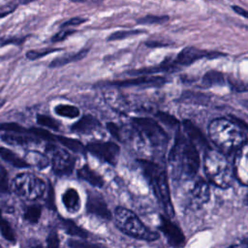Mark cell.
Segmentation results:
<instances>
[{"instance_id": "obj_1", "label": "cell", "mask_w": 248, "mask_h": 248, "mask_svg": "<svg viewBox=\"0 0 248 248\" xmlns=\"http://www.w3.org/2000/svg\"><path fill=\"white\" fill-rule=\"evenodd\" d=\"M168 162L173 179L183 182L195 178L200 168L198 149L186 137L179 135L169 153Z\"/></svg>"}, {"instance_id": "obj_2", "label": "cell", "mask_w": 248, "mask_h": 248, "mask_svg": "<svg viewBox=\"0 0 248 248\" xmlns=\"http://www.w3.org/2000/svg\"><path fill=\"white\" fill-rule=\"evenodd\" d=\"M208 136L212 142L225 154L236 152L245 144L246 135L243 130L227 118H217L208 126Z\"/></svg>"}, {"instance_id": "obj_3", "label": "cell", "mask_w": 248, "mask_h": 248, "mask_svg": "<svg viewBox=\"0 0 248 248\" xmlns=\"http://www.w3.org/2000/svg\"><path fill=\"white\" fill-rule=\"evenodd\" d=\"M138 162L140 165L146 179L151 185L155 196L167 213V216L172 217L174 215V209L170 199V192L166 171L153 162L144 159L138 160Z\"/></svg>"}, {"instance_id": "obj_4", "label": "cell", "mask_w": 248, "mask_h": 248, "mask_svg": "<svg viewBox=\"0 0 248 248\" xmlns=\"http://www.w3.org/2000/svg\"><path fill=\"white\" fill-rule=\"evenodd\" d=\"M204 171L209 181L219 188H229L234 178L233 169L226 156L213 149L204 152Z\"/></svg>"}, {"instance_id": "obj_5", "label": "cell", "mask_w": 248, "mask_h": 248, "mask_svg": "<svg viewBox=\"0 0 248 248\" xmlns=\"http://www.w3.org/2000/svg\"><path fill=\"white\" fill-rule=\"evenodd\" d=\"M113 218L116 227L127 235L149 241L158 237V234L149 230L133 211L125 207H117L114 210Z\"/></svg>"}, {"instance_id": "obj_6", "label": "cell", "mask_w": 248, "mask_h": 248, "mask_svg": "<svg viewBox=\"0 0 248 248\" xmlns=\"http://www.w3.org/2000/svg\"><path fill=\"white\" fill-rule=\"evenodd\" d=\"M131 122L143 143L155 149H165L168 143V136L155 120L148 117H135Z\"/></svg>"}, {"instance_id": "obj_7", "label": "cell", "mask_w": 248, "mask_h": 248, "mask_svg": "<svg viewBox=\"0 0 248 248\" xmlns=\"http://www.w3.org/2000/svg\"><path fill=\"white\" fill-rule=\"evenodd\" d=\"M12 187L22 199L36 201L44 196L46 183L34 173L20 172L14 178Z\"/></svg>"}, {"instance_id": "obj_8", "label": "cell", "mask_w": 248, "mask_h": 248, "mask_svg": "<svg viewBox=\"0 0 248 248\" xmlns=\"http://www.w3.org/2000/svg\"><path fill=\"white\" fill-rule=\"evenodd\" d=\"M46 155L48 157L53 172L58 176L69 175L73 172L76 165V158L66 149L53 143H47L46 146Z\"/></svg>"}, {"instance_id": "obj_9", "label": "cell", "mask_w": 248, "mask_h": 248, "mask_svg": "<svg viewBox=\"0 0 248 248\" xmlns=\"http://www.w3.org/2000/svg\"><path fill=\"white\" fill-rule=\"evenodd\" d=\"M189 185L186 188V201L190 207L199 208L205 204L210 198V189L208 184L201 177L187 180Z\"/></svg>"}, {"instance_id": "obj_10", "label": "cell", "mask_w": 248, "mask_h": 248, "mask_svg": "<svg viewBox=\"0 0 248 248\" xmlns=\"http://www.w3.org/2000/svg\"><path fill=\"white\" fill-rule=\"evenodd\" d=\"M86 150L98 159L112 166L116 165L120 154L119 146L111 141L89 142L86 145Z\"/></svg>"}, {"instance_id": "obj_11", "label": "cell", "mask_w": 248, "mask_h": 248, "mask_svg": "<svg viewBox=\"0 0 248 248\" xmlns=\"http://www.w3.org/2000/svg\"><path fill=\"white\" fill-rule=\"evenodd\" d=\"M222 55H225L224 53L217 52V51H209V50H203L200 49L194 46H188L182 49L175 60L173 61V65L176 66H188L194 63L196 60L202 59V58H216L220 57Z\"/></svg>"}, {"instance_id": "obj_12", "label": "cell", "mask_w": 248, "mask_h": 248, "mask_svg": "<svg viewBox=\"0 0 248 248\" xmlns=\"http://www.w3.org/2000/svg\"><path fill=\"white\" fill-rule=\"evenodd\" d=\"M233 173L241 184L248 186V143L235 152Z\"/></svg>"}, {"instance_id": "obj_13", "label": "cell", "mask_w": 248, "mask_h": 248, "mask_svg": "<svg viewBox=\"0 0 248 248\" xmlns=\"http://www.w3.org/2000/svg\"><path fill=\"white\" fill-rule=\"evenodd\" d=\"M86 209L89 213L102 219L109 220L111 218V213L106 203V201L97 192H88Z\"/></svg>"}, {"instance_id": "obj_14", "label": "cell", "mask_w": 248, "mask_h": 248, "mask_svg": "<svg viewBox=\"0 0 248 248\" xmlns=\"http://www.w3.org/2000/svg\"><path fill=\"white\" fill-rule=\"evenodd\" d=\"M183 129L187 135V139L195 145L196 148H201L204 152L210 149L207 140H205L202 133L190 121L184 120L183 121Z\"/></svg>"}, {"instance_id": "obj_15", "label": "cell", "mask_w": 248, "mask_h": 248, "mask_svg": "<svg viewBox=\"0 0 248 248\" xmlns=\"http://www.w3.org/2000/svg\"><path fill=\"white\" fill-rule=\"evenodd\" d=\"M101 128L100 121L90 114L83 115L71 127L72 132L81 135H89Z\"/></svg>"}, {"instance_id": "obj_16", "label": "cell", "mask_w": 248, "mask_h": 248, "mask_svg": "<svg viewBox=\"0 0 248 248\" xmlns=\"http://www.w3.org/2000/svg\"><path fill=\"white\" fill-rule=\"evenodd\" d=\"M167 80L163 77H157V76H141L139 78H131V79H125V80H117V81H111L108 82L107 84L109 86H134V85H142V84H153V85H161L165 83Z\"/></svg>"}, {"instance_id": "obj_17", "label": "cell", "mask_w": 248, "mask_h": 248, "mask_svg": "<svg viewBox=\"0 0 248 248\" xmlns=\"http://www.w3.org/2000/svg\"><path fill=\"white\" fill-rule=\"evenodd\" d=\"M160 230L164 232L166 237L168 238L169 242L171 245H179L184 240V236L182 232L179 230L177 226L171 223L168 218L161 217L160 223Z\"/></svg>"}, {"instance_id": "obj_18", "label": "cell", "mask_w": 248, "mask_h": 248, "mask_svg": "<svg viewBox=\"0 0 248 248\" xmlns=\"http://www.w3.org/2000/svg\"><path fill=\"white\" fill-rule=\"evenodd\" d=\"M1 140L10 145H19V146H28L31 144H38L41 142V140L26 134L7 133V134L1 135Z\"/></svg>"}, {"instance_id": "obj_19", "label": "cell", "mask_w": 248, "mask_h": 248, "mask_svg": "<svg viewBox=\"0 0 248 248\" xmlns=\"http://www.w3.org/2000/svg\"><path fill=\"white\" fill-rule=\"evenodd\" d=\"M62 202L69 212H78L80 208V198L78 192L74 188H68L62 195Z\"/></svg>"}, {"instance_id": "obj_20", "label": "cell", "mask_w": 248, "mask_h": 248, "mask_svg": "<svg viewBox=\"0 0 248 248\" xmlns=\"http://www.w3.org/2000/svg\"><path fill=\"white\" fill-rule=\"evenodd\" d=\"M78 176L79 179L84 180L95 187H103L105 183L103 177L87 165L82 166L78 170Z\"/></svg>"}, {"instance_id": "obj_21", "label": "cell", "mask_w": 248, "mask_h": 248, "mask_svg": "<svg viewBox=\"0 0 248 248\" xmlns=\"http://www.w3.org/2000/svg\"><path fill=\"white\" fill-rule=\"evenodd\" d=\"M88 50H89L88 48H83V49H81L78 52H75V53H70V54H67V55L56 57L49 63L48 67L49 68H58V67H61V66H65L69 63L78 61V60L82 59L87 54Z\"/></svg>"}, {"instance_id": "obj_22", "label": "cell", "mask_w": 248, "mask_h": 248, "mask_svg": "<svg viewBox=\"0 0 248 248\" xmlns=\"http://www.w3.org/2000/svg\"><path fill=\"white\" fill-rule=\"evenodd\" d=\"M24 160L29 166H35L40 170L46 169L49 165V159L46 154H43L36 150H30L25 154Z\"/></svg>"}, {"instance_id": "obj_23", "label": "cell", "mask_w": 248, "mask_h": 248, "mask_svg": "<svg viewBox=\"0 0 248 248\" xmlns=\"http://www.w3.org/2000/svg\"><path fill=\"white\" fill-rule=\"evenodd\" d=\"M0 157L7 163H9L10 165L16 167V168H19V169H24V168H29V164L23 159L20 158L19 156H17V154H16L15 152H13L12 150L6 148V147H2L0 146Z\"/></svg>"}, {"instance_id": "obj_24", "label": "cell", "mask_w": 248, "mask_h": 248, "mask_svg": "<svg viewBox=\"0 0 248 248\" xmlns=\"http://www.w3.org/2000/svg\"><path fill=\"white\" fill-rule=\"evenodd\" d=\"M57 141H59L62 145H64L66 148L70 149L74 153L78 154H85L86 153V146L83 145V143L78 140L71 139L65 136H56Z\"/></svg>"}, {"instance_id": "obj_25", "label": "cell", "mask_w": 248, "mask_h": 248, "mask_svg": "<svg viewBox=\"0 0 248 248\" xmlns=\"http://www.w3.org/2000/svg\"><path fill=\"white\" fill-rule=\"evenodd\" d=\"M60 225L62 229L66 232V233L72 235V236H78L81 238H84L88 235V232L83 230L81 227L77 225L75 222L69 219H60Z\"/></svg>"}, {"instance_id": "obj_26", "label": "cell", "mask_w": 248, "mask_h": 248, "mask_svg": "<svg viewBox=\"0 0 248 248\" xmlns=\"http://www.w3.org/2000/svg\"><path fill=\"white\" fill-rule=\"evenodd\" d=\"M225 82L224 75L218 71L207 72L202 78V84L205 87H211L215 85H222Z\"/></svg>"}, {"instance_id": "obj_27", "label": "cell", "mask_w": 248, "mask_h": 248, "mask_svg": "<svg viewBox=\"0 0 248 248\" xmlns=\"http://www.w3.org/2000/svg\"><path fill=\"white\" fill-rule=\"evenodd\" d=\"M42 215V206L40 204H31L24 208L23 218L31 224L39 222Z\"/></svg>"}, {"instance_id": "obj_28", "label": "cell", "mask_w": 248, "mask_h": 248, "mask_svg": "<svg viewBox=\"0 0 248 248\" xmlns=\"http://www.w3.org/2000/svg\"><path fill=\"white\" fill-rule=\"evenodd\" d=\"M54 112L57 115L63 116L66 118H76L79 115L78 108L73 105H66V104L57 105L54 108Z\"/></svg>"}, {"instance_id": "obj_29", "label": "cell", "mask_w": 248, "mask_h": 248, "mask_svg": "<svg viewBox=\"0 0 248 248\" xmlns=\"http://www.w3.org/2000/svg\"><path fill=\"white\" fill-rule=\"evenodd\" d=\"M36 121L39 125L45 126V127L54 130V131H58L60 129V123L56 119H54L53 117H51L49 115L38 114L36 117Z\"/></svg>"}, {"instance_id": "obj_30", "label": "cell", "mask_w": 248, "mask_h": 248, "mask_svg": "<svg viewBox=\"0 0 248 248\" xmlns=\"http://www.w3.org/2000/svg\"><path fill=\"white\" fill-rule=\"evenodd\" d=\"M0 232L5 239L9 241H15L16 240V234L15 232L10 225V223L2 216V212L0 209Z\"/></svg>"}, {"instance_id": "obj_31", "label": "cell", "mask_w": 248, "mask_h": 248, "mask_svg": "<svg viewBox=\"0 0 248 248\" xmlns=\"http://www.w3.org/2000/svg\"><path fill=\"white\" fill-rule=\"evenodd\" d=\"M28 134H31L33 137L39 139V140H45L47 141H55L56 140V136L52 135L51 133L47 132L45 129L42 128H38V127H31L29 129H27Z\"/></svg>"}, {"instance_id": "obj_32", "label": "cell", "mask_w": 248, "mask_h": 248, "mask_svg": "<svg viewBox=\"0 0 248 248\" xmlns=\"http://www.w3.org/2000/svg\"><path fill=\"white\" fill-rule=\"evenodd\" d=\"M61 48H54V47H45V48H40V49H31L26 52V58L29 60H36L39 58H42L46 55H48L52 52L59 51Z\"/></svg>"}, {"instance_id": "obj_33", "label": "cell", "mask_w": 248, "mask_h": 248, "mask_svg": "<svg viewBox=\"0 0 248 248\" xmlns=\"http://www.w3.org/2000/svg\"><path fill=\"white\" fill-rule=\"evenodd\" d=\"M0 131L10 132L11 134H28L27 129L15 122L0 123Z\"/></svg>"}, {"instance_id": "obj_34", "label": "cell", "mask_w": 248, "mask_h": 248, "mask_svg": "<svg viewBox=\"0 0 248 248\" xmlns=\"http://www.w3.org/2000/svg\"><path fill=\"white\" fill-rule=\"evenodd\" d=\"M68 245L70 248H108L104 245L81 239H70L68 241Z\"/></svg>"}, {"instance_id": "obj_35", "label": "cell", "mask_w": 248, "mask_h": 248, "mask_svg": "<svg viewBox=\"0 0 248 248\" xmlns=\"http://www.w3.org/2000/svg\"><path fill=\"white\" fill-rule=\"evenodd\" d=\"M10 193L9 174L6 169L0 165V195H6Z\"/></svg>"}, {"instance_id": "obj_36", "label": "cell", "mask_w": 248, "mask_h": 248, "mask_svg": "<svg viewBox=\"0 0 248 248\" xmlns=\"http://www.w3.org/2000/svg\"><path fill=\"white\" fill-rule=\"evenodd\" d=\"M142 33V30H128V31H116L108 36V41H117V40H123L127 37L135 36L138 34Z\"/></svg>"}, {"instance_id": "obj_37", "label": "cell", "mask_w": 248, "mask_h": 248, "mask_svg": "<svg viewBox=\"0 0 248 248\" xmlns=\"http://www.w3.org/2000/svg\"><path fill=\"white\" fill-rule=\"evenodd\" d=\"M169 19L167 16H153L148 15L142 18H140L138 21L141 24H154V23H163Z\"/></svg>"}, {"instance_id": "obj_38", "label": "cell", "mask_w": 248, "mask_h": 248, "mask_svg": "<svg viewBox=\"0 0 248 248\" xmlns=\"http://www.w3.org/2000/svg\"><path fill=\"white\" fill-rule=\"evenodd\" d=\"M156 115H157V117L163 123H165L166 125H168V126H170L171 128H176L179 125L178 120L175 117H173L172 115L169 114V113H166V112H163V111H159V112H157Z\"/></svg>"}, {"instance_id": "obj_39", "label": "cell", "mask_w": 248, "mask_h": 248, "mask_svg": "<svg viewBox=\"0 0 248 248\" xmlns=\"http://www.w3.org/2000/svg\"><path fill=\"white\" fill-rule=\"evenodd\" d=\"M26 36L22 37H17V36H10V37H5L0 39V46H4L7 45H21L25 40Z\"/></svg>"}, {"instance_id": "obj_40", "label": "cell", "mask_w": 248, "mask_h": 248, "mask_svg": "<svg viewBox=\"0 0 248 248\" xmlns=\"http://www.w3.org/2000/svg\"><path fill=\"white\" fill-rule=\"evenodd\" d=\"M46 246L47 248H59L60 239L56 231H51L46 237Z\"/></svg>"}, {"instance_id": "obj_41", "label": "cell", "mask_w": 248, "mask_h": 248, "mask_svg": "<svg viewBox=\"0 0 248 248\" xmlns=\"http://www.w3.org/2000/svg\"><path fill=\"white\" fill-rule=\"evenodd\" d=\"M76 33V30H73V29H68V30H61V31H58L56 34H54L51 38H50V41L52 43H58V42H61V41H64L68 36L72 35Z\"/></svg>"}, {"instance_id": "obj_42", "label": "cell", "mask_w": 248, "mask_h": 248, "mask_svg": "<svg viewBox=\"0 0 248 248\" xmlns=\"http://www.w3.org/2000/svg\"><path fill=\"white\" fill-rule=\"evenodd\" d=\"M229 82H230L232 88L234 91L241 92V91H247L248 90V83H245V82L237 80V79H230Z\"/></svg>"}, {"instance_id": "obj_43", "label": "cell", "mask_w": 248, "mask_h": 248, "mask_svg": "<svg viewBox=\"0 0 248 248\" xmlns=\"http://www.w3.org/2000/svg\"><path fill=\"white\" fill-rule=\"evenodd\" d=\"M16 8H17V4H16L15 2H11L9 4L1 6L0 7V18L12 14Z\"/></svg>"}, {"instance_id": "obj_44", "label": "cell", "mask_w": 248, "mask_h": 248, "mask_svg": "<svg viewBox=\"0 0 248 248\" xmlns=\"http://www.w3.org/2000/svg\"><path fill=\"white\" fill-rule=\"evenodd\" d=\"M87 19L84 18V17H81V16H75V17H72L70 19H68L67 21L63 22L61 24V28H66V27H69V26H76V25H79L83 22H85Z\"/></svg>"}, {"instance_id": "obj_45", "label": "cell", "mask_w": 248, "mask_h": 248, "mask_svg": "<svg viewBox=\"0 0 248 248\" xmlns=\"http://www.w3.org/2000/svg\"><path fill=\"white\" fill-rule=\"evenodd\" d=\"M107 128H108V130L109 131V133L111 134L112 137H114L118 140H122V136H121V133H120V128L115 123H111V122L108 123Z\"/></svg>"}, {"instance_id": "obj_46", "label": "cell", "mask_w": 248, "mask_h": 248, "mask_svg": "<svg viewBox=\"0 0 248 248\" xmlns=\"http://www.w3.org/2000/svg\"><path fill=\"white\" fill-rule=\"evenodd\" d=\"M232 10H233L235 13H237L238 15H240V16H242L248 18V11L244 10L243 8L238 7V6H232Z\"/></svg>"}, {"instance_id": "obj_47", "label": "cell", "mask_w": 248, "mask_h": 248, "mask_svg": "<svg viewBox=\"0 0 248 248\" xmlns=\"http://www.w3.org/2000/svg\"><path fill=\"white\" fill-rule=\"evenodd\" d=\"M48 200H47V204L50 208H54V200H53V190H52V187H50V190H49V195H48Z\"/></svg>"}, {"instance_id": "obj_48", "label": "cell", "mask_w": 248, "mask_h": 248, "mask_svg": "<svg viewBox=\"0 0 248 248\" xmlns=\"http://www.w3.org/2000/svg\"><path fill=\"white\" fill-rule=\"evenodd\" d=\"M231 248H248V247L245 246V245H235V246H232Z\"/></svg>"}, {"instance_id": "obj_49", "label": "cell", "mask_w": 248, "mask_h": 248, "mask_svg": "<svg viewBox=\"0 0 248 248\" xmlns=\"http://www.w3.org/2000/svg\"><path fill=\"white\" fill-rule=\"evenodd\" d=\"M31 248H44L41 244H34L31 246Z\"/></svg>"}, {"instance_id": "obj_50", "label": "cell", "mask_w": 248, "mask_h": 248, "mask_svg": "<svg viewBox=\"0 0 248 248\" xmlns=\"http://www.w3.org/2000/svg\"><path fill=\"white\" fill-rule=\"evenodd\" d=\"M5 103H6V101L4 99H0V108L5 105Z\"/></svg>"}, {"instance_id": "obj_51", "label": "cell", "mask_w": 248, "mask_h": 248, "mask_svg": "<svg viewBox=\"0 0 248 248\" xmlns=\"http://www.w3.org/2000/svg\"><path fill=\"white\" fill-rule=\"evenodd\" d=\"M0 248H4V247H3V246L0 244Z\"/></svg>"}]
</instances>
